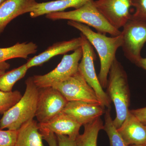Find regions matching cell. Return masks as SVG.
Wrapping results in <instances>:
<instances>
[{
    "instance_id": "obj_4",
    "label": "cell",
    "mask_w": 146,
    "mask_h": 146,
    "mask_svg": "<svg viewBox=\"0 0 146 146\" xmlns=\"http://www.w3.org/2000/svg\"><path fill=\"white\" fill-rule=\"evenodd\" d=\"M94 1V0H89L75 10L53 12L46 15V17L52 21L67 20L78 22L92 27L98 32L104 34L108 33L112 36L120 35L121 31L108 23L96 7Z\"/></svg>"
},
{
    "instance_id": "obj_16",
    "label": "cell",
    "mask_w": 146,
    "mask_h": 146,
    "mask_svg": "<svg viewBox=\"0 0 146 146\" xmlns=\"http://www.w3.org/2000/svg\"><path fill=\"white\" fill-rule=\"evenodd\" d=\"M89 0H56L41 3H37L32 9L30 16L35 18L53 12L63 11L69 8L77 9Z\"/></svg>"
},
{
    "instance_id": "obj_11",
    "label": "cell",
    "mask_w": 146,
    "mask_h": 146,
    "mask_svg": "<svg viewBox=\"0 0 146 146\" xmlns=\"http://www.w3.org/2000/svg\"><path fill=\"white\" fill-rule=\"evenodd\" d=\"M105 108L100 104L83 101L68 102L62 112L84 125L104 114Z\"/></svg>"
},
{
    "instance_id": "obj_23",
    "label": "cell",
    "mask_w": 146,
    "mask_h": 146,
    "mask_svg": "<svg viewBox=\"0 0 146 146\" xmlns=\"http://www.w3.org/2000/svg\"><path fill=\"white\" fill-rule=\"evenodd\" d=\"M132 7L135 11L131 18L146 22V0H132Z\"/></svg>"
},
{
    "instance_id": "obj_29",
    "label": "cell",
    "mask_w": 146,
    "mask_h": 146,
    "mask_svg": "<svg viewBox=\"0 0 146 146\" xmlns=\"http://www.w3.org/2000/svg\"><path fill=\"white\" fill-rule=\"evenodd\" d=\"M139 68H141L146 71V57L141 58L139 63Z\"/></svg>"
},
{
    "instance_id": "obj_19",
    "label": "cell",
    "mask_w": 146,
    "mask_h": 146,
    "mask_svg": "<svg viewBox=\"0 0 146 146\" xmlns=\"http://www.w3.org/2000/svg\"><path fill=\"white\" fill-rule=\"evenodd\" d=\"M83 126V133L79 134L76 140L77 146H97L99 133L104 128L101 118H97Z\"/></svg>"
},
{
    "instance_id": "obj_13",
    "label": "cell",
    "mask_w": 146,
    "mask_h": 146,
    "mask_svg": "<svg viewBox=\"0 0 146 146\" xmlns=\"http://www.w3.org/2000/svg\"><path fill=\"white\" fill-rule=\"evenodd\" d=\"M117 129L127 146H146V127L130 110L121 125Z\"/></svg>"
},
{
    "instance_id": "obj_17",
    "label": "cell",
    "mask_w": 146,
    "mask_h": 146,
    "mask_svg": "<svg viewBox=\"0 0 146 146\" xmlns=\"http://www.w3.org/2000/svg\"><path fill=\"white\" fill-rule=\"evenodd\" d=\"M43 139L37 121L32 119L25 123L18 129L14 146H44Z\"/></svg>"
},
{
    "instance_id": "obj_1",
    "label": "cell",
    "mask_w": 146,
    "mask_h": 146,
    "mask_svg": "<svg viewBox=\"0 0 146 146\" xmlns=\"http://www.w3.org/2000/svg\"><path fill=\"white\" fill-rule=\"evenodd\" d=\"M68 24L79 31L96 50L100 62L98 78L102 87L106 89L110 69L116 58L117 50L122 44L121 35L108 37L105 34L95 32L89 26L81 23L68 21Z\"/></svg>"
},
{
    "instance_id": "obj_26",
    "label": "cell",
    "mask_w": 146,
    "mask_h": 146,
    "mask_svg": "<svg viewBox=\"0 0 146 146\" xmlns=\"http://www.w3.org/2000/svg\"><path fill=\"white\" fill-rule=\"evenodd\" d=\"M43 135V139L46 141L49 146H58L55 134L50 131L39 130Z\"/></svg>"
},
{
    "instance_id": "obj_9",
    "label": "cell",
    "mask_w": 146,
    "mask_h": 146,
    "mask_svg": "<svg viewBox=\"0 0 146 146\" xmlns=\"http://www.w3.org/2000/svg\"><path fill=\"white\" fill-rule=\"evenodd\" d=\"M35 117L39 123L46 122L63 111L68 101L52 86L39 88Z\"/></svg>"
},
{
    "instance_id": "obj_15",
    "label": "cell",
    "mask_w": 146,
    "mask_h": 146,
    "mask_svg": "<svg viewBox=\"0 0 146 146\" xmlns=\"http://www.w3.org/2000/svg\"><path fill=\"white\" fill-rule=\"evenodd\" d=\"M37 3L35 0H5L0 5V35L13 19L30 13Z\"/></svg>"
},
{
    "instance_id": "obj_18",
    "label": "cell",
    "mask_w": 146,
    "mask_h": 146,
    "mask_svg": "<svg viewBox=\"0 0 146 146\" xmlns=\"http://www.w3.org/2000/svg\"><path fill=\"white\" fill-rule=\"evenodd\" d=\"M37 50V46L33 42H18L12 46L0 48V65L12 58L27 59L29 55L35 54Z\"/></svg>"
},
{
    "instance_id": "obj_30",
    "label": "cell",
    "mask_w": 146,
    "mask_h": 146,
    "mask_svg": "<svg viewBox=\"0 0 146 146\" xmlns=\"http://www.w3.org/2000/svg\"><path fill=\"white\" fill-rule=\"evenodd\" d=\"M5 0H0V5L1 4L3 3L5 1Z\"/></svg>"
},
{
    "instance_id": "obj_28",
    "label": "cell",
    "mask_w": 146,
    "mask_h": 146,
    "mask_svg": "<svg viewBox=\"0 0 146 146\" xmlns=\"http://www.w3.org/2000/svg\"><path fill=\"white\" fill-rule=\"evenodd\" d=\"M9 67V64L6 62L0 65V76L4 74L6 70L8 69Z\"/></svg>"
},
{
    "instance_id": "obj_25",
    "label": "cell",
    "mask_w": 146,
    "mask_h": 146,
    "mask_svg": "<svg viewBox=\"0 0 146 146\" xmlns=\"http://www.w3.org/2000/svg\"><path fill=\"white\" fill-rule=\"evenodd\" d=\"M55 135L58 146H77L76 140L71 139L65 135Z\"/></svg>"
},
{
    "instance_id": "obj_5",
    "label": "cell",
    "mask_w": 146,
    "mask_h": 146,
    "mask_svg": "<svg viewBox=\"0 0 146 146\" xmlns=\"http://www.w3.org/2000/svg\"><path fill=\"white\" fill-rule=\"evenodd\" d=\"M123 28L121 47L124 55L139 67L141 50L146 42V22L131 18Z\"/></svg>"
},
{
    "instance_id": "obj_3",
    "label": "cell",
    "mask_w": 146,
    "mask_h": 146,
    "mask_svg": "<svg viewBox=\"0 0 146 146\" xmlns=\"http://www.w3.org/2000/svg\"><path fill=\"white\" fill-rule=\"evenodd\" d=\"M26 87L20 100L3 115L0 120V129L17 130L25 123L35 117L39 89L33 77L27 79Z\"/></svg>"
},
{
    "instance_id": "obj_27",
    "label": "cell",
    "mask_w": 146,
    "mask_h": 146,
    "mask_svg": "<svg viewBox=\"0 0 146 146\" xmlns=\"http://www.w3.org/2000/svg\"><path fill=\"white\" fill-rule=\"evenodd\" d=\"M130 111L146 127V107L131 110Z\"/></svg>"
},
{
    "instance_id": "obj_21",
    "label": "cell",
    "mask_w": 146,
    "mask_h": 146,
    "mask_svg": "<svg viewBox=\"0 0 146 146\" xmlns=\"http://www.w3.org/2000/svg\"><path fill=\"white\" fill-rule=\"evenodd\" d=\"M103 130L107 133L109 139L110 146H128L125 143L115 127L111 115V109L107 108L104 113Z\"/></svg>"
},
{
    "instance_id": "obj_2",
    "label": "cell",
    "mask_w": 146,
    "mask_h": 146,
    "mask_svg": "<svg viewBox=\"0 0 146 146\" xmlns=\"http://www.w3.org/2000/svg\"><path fill=\"white\" fill-rule=\"evenodd\" d=\"M106 88V92L115 105L116 116L113 122L115 127L118 129L129 112L130 93L127 74L117 58L110 69Z\"/></svg>"
},
{
    "instance_id": "obj_20",
    "label": "cell",
    "mask_w": 146,
    "mask_h": 146,
    "mask_svg": "<svg viewBox=\"0 0 146 146\" xmlns=\"http://www.w3.org/2000/svg\"><path fill=\"white\" fill-rule=\"evenodd\" d=\"M26 63L0 76V90L11 92L14 84L23 78L29 70Z\"/></svg>"
},
{
    "instance_id": "obj_24",
    "label": "cell",
    "mask_w": 146,
    "mask_h": 146,
    "mask_svg": "<svg viewBox=\"0 0 146 146\" xmlns=\"http://www.w3.org/2000/svg\"><path fill=\"white\" fill-rule=\"evenodd\" d=\"M18 130L0 129V146H14L18 136Z\"/></svg>"
},
{
    "instance_id": "obj_7",
    "label": "cell",
    "mask_w": 146,
    "mask_h": 146,
    "mask_svg": "<svg viewBox=\"0 0 146 146\" xmlns=\"http://www.w3.org/2000/svg\"><path fill=\"white\" fill-rule=\"evenodd\" d=\"M80 35L82 39V56L79 64L78 70L96 92L102 105L105 108L111 109L112 102L102 87L96 73L94 63L96 59V54L94 48L82 33Z\"/></svg>"
},
{
    "instance_id": "obj_8",
    "label": "cell",
    "mask_w": 146,
    "mask_h": 146,
    "mask_svg": "<svg viewBox=\"0 0 146 146\" xmlns=\"http://www.w3.org/2000/svg\"><path fill=\"white\" fill-rule=\"evenodd\" d=\"M52 87L58 90L68 102L83 101L101 104L96 92L79 70L68 79Z\"/></svg>"
},
{
    "instance_id": "obj_10",
    "label": "cell",
    "mask_w": 146,
    "mask_h": 146,
    "mask_svg": "<svg viewBox=\"0 0 146 146\" xmlns=\"http://www.w3.org/2000/svg\"><path fill=\"white\" fill-rule=\"evenodd\" d=\"M96 7L112 27L119 30L131 18L132 0H97Z\"/></svg>"
},
{
    "instance_id": "obj_6",
    "label": "cell",
    "mask_w": 146,
    "mask_h": 146,
    "mask_svg": "<svg viewBox=\"0 0 146 146\" xmlns=\"http://www.w3.org/2000/svg\"><path fill=\"white\" fill-rule=\"evenodd\" d=\"M74 51L71 54L64 55L60 63L53 70L43 75L33 76L36 86L39 88L53 86L76 73L82 57V48L80 47Z\"/></svg>"
},
{
    "instance_id": "obj_12",
    "label": "cell",
    "mask_w": 146,
    "mask_h": 146,
    "mask_svg": "<svg viewBox=\"0 0 146 146\" xmlns=\"http://www.w3.org/2000/svg\"><path fill=\"white\" fill-rule=\"evenodd\" d=\"M39 130L65 135L76 140L79 135L81 124L70 115L62 112L46 122L38 123Z\"/></svg>"
},
{
    "instance_id": "obj_22",
    "label": "cell",
    "mask_w": 146,
    "mask_h": 146,
    "mask_svg": "<svg viewBox=\"0 0 146 146\" xmlns=\"http://www.w3.org/2000/svg\"><path fill=\"white\" fill-rule=\"evenodd\" d=\"M22 96L18 91L4 92L0 90V114L3 115L20 100Z\"/></svg>"
},
{
    "instance_id": "obj_14",
    "label": "cell",
    "mask_w": 146,
    "mask_h": 146,
    "mask_svg": "<svg viewBox=\"0 0 146 146\" xmlns=\"http://www.w3.org/2000/svg\"><path fill=\"white\" fill-rule=\"evenodd\" d=\"M82 44V39L80 36L68 41L56 42L40 54L29 59L26 63L27 66L29 69L32 67L42 65L54 56L75 50L81 47Z\"/></svg>"
},
{
    "instance_id": "obj_31",
    "label": "cell",
    "mask_w": 146,
    "mask_h": 146,
    "mask_svg": "<svg viewBox=\"0 0 146 146\" xmlns=\"http://www.w3.org/2000/svg\"><path fill=\"white\" fill-rule=\"evenodd\" d=\"M128 146H145L143 145H129Z\"/></svg>"
}]
</instances>
